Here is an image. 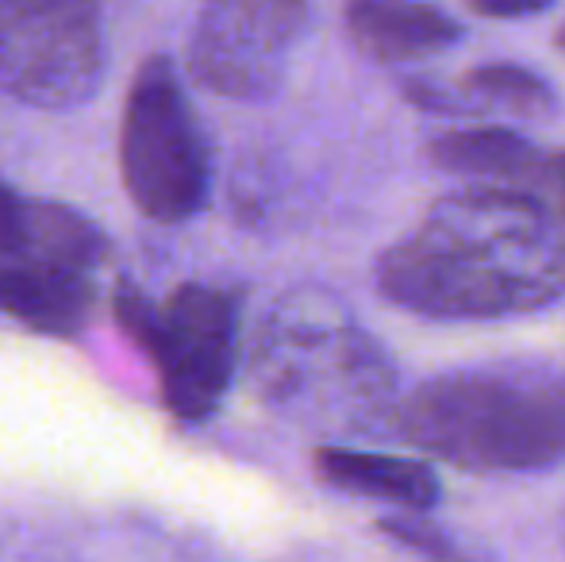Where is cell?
<instances>
[{
	"label": "cell",
	"instance_id": "obj_1",
	"mask_svg": "<svg viewBox=\"0 0 565 562\" xmlns=\"http://www.w3.org/2000/svg\"><path fill=\"white\" fill-rule=\"evenodd\" d=\"M377 289L431 320L539 312L565 293V240L520 189L469 185L377 258Z\"/></svg>",
	"mask_w": 565,
	"mask_h": 562
},
{
	"label": "cell",
	"instance_id": "obj_2",
	"mask_svg": "<svg viewBox=\"0 0 565 562\" xmlns=\"http://www.w3.org/2000/svg\"><path fill=\"white\" fill-rule=\"evenodd\" d=\"M424 455L477 474L543 470L565 458V370L500 362L427 378L396 409Z\"/></svg>",
	"mask_w": 565,
	"mask_h": 562
},
{
	"label": "cell",
	"instance_id": "obj_3",
	"mask_svg": "<svg viewBox=\"0 0 565 562\" xmlns=\"http://www.w3.org/2000/svg\"><path fill=\"white\" fill-rule=\"evenodd\" d=\"M262 397L285 409H320L365 427L396 421V370L328 289H297L274 305L254 347Z\"/></svg>",
	"mask_w": 565,
	"mask_h": 562
},
{
	"label": "cell",
	"instance_id": "obj_4",
	"mask_svg": "<svg viewBox=\"0 0 565 562\" xmlns=\"http://www.w3.org/2000/svg\"><path fill=\"white\" fill-rule=\"evenodd\" d=\"M119 170L139 212L158 224H185L209 201L212 158L196 113L170 59L139 66L119 128Z\"/></svg>",
	"mask_w": 565,
	"mask_h": 562
},
{
	"label": "cell",
	"instance_id": "obj_5",
	"mask_svg": "<svg viewBox=\"0 0 565 562\" xmlns=\"http://www.w3.org/2000/svg\"><path fill=\"white\" fill-rule=\"evenodd\" d=\"M116 316L154 359L166 409L185 424L209 421L235 374V297L216 285L189 282L154 305L124 285L116 293Z\"/></svg>",
	"mask_w": 565,
	"mask_h": 562
},
{
	"label": "cell",
	"instance_id": "obj_6",
	"mask_svg": "<svg viewBox=\"0 0 565 562\" xmlns=\"http://www.w3.org/2000/svg\"><path fill=\"white\" fill-rule=\"evenodd\" d=\"M100 74L97 0H0V93L31 108H77Z\"/></svg>",
	"mask_w": 565,
	"mask_h": 562
},
{
	"label": "cell",
	"instance_id": "obj_7",
	"mask_svg": "<svg viewBox=\"0 0 565 562\" xmlns=\"http://www.w3.org/2000/svg\"><path fill=\"white\" fill-rule=\"evenodd\" d=\"M308 0H204L189 35V70L204 89L262 100L289 74Z\"/></svg>",
	"mask_w": 565,
	"mask_h": 562
},
{
	"label": "cell",
	"instance_id": "obj_8",
	"mask_svg": "<svg viewBox=\"0 0 565 562\" xmlns=\"http://www.w3.org/2000/svg\"><path fill=\"white\" fill-rule=\"evenodd\" d=\"M0 316L43 336H77L93 316L89 274L0 251Z\"/></svg>",
	"mask_w": 565,
	"mask_h": 562
},
{
	"label": "cell",
	"instance_id": "obj_9",
	"mask_svg": "<svg viewBox=\"0 0 565 562\" xmlns=\"http://www.w3.org/2000/svg\"><path fill=\"white\" fill-rule=\"evenodd\" d=\"M347 31L373 62H416L461 39V23L427 0H347Z\"/></svg>",
	"mask_w": 565,
	"mask_h": 562
},
{
	"label": "cell",
	"instance_id": "obj_10",
	"mask_svg": "<svg viewBox=\"0 0 565 562\" xmlns=\"http://www.w3.org/2000/svg\"><path fill=\"white\" fill-rule=\"evenodd\" d=\"M316 470L328 486L342 489V494L401 505L408 512H427L443 497L439 474L419 458L354 447H320L316 450Z\"/></svg>",
	"mask_w": 565,
	"mask_h": 562
},
{
	"label": "cell",
	"instance_id": "obj_11",
	"mask_svg": "<svg viewBox=\"0 0 565 562\" xmlns=\"http://www.w3.org/2000/svg\"><path fill=\"white\" fill-rule=\"evenodd\" d=\"M539 155H543V150L531 147L520 131L500 128V124L454 128L427 142V158H431L439 170L473 181V185H497V189L527 185Z\"/></svg>",
	"mask_w": 565,
	"mask_h": 562
},
{
	"label": "cell",
	"instance_id": "obj_12",
	"mask_svg": "<svg viewBox=\"0 0 565 562\" xmlns=\"http://www.w3.org/2000/svg\"><path fill=\"white\" fill-rule=\"evenodd\" d=\"M458 97L469 113H504L520 116V120H543L558 108L554 89L539 74H531L527 66H515V62H484L473 66L469 74H461Z\"/></svg>",
	"mask_w": 565,
	"mask_h": 562
},
{
	"label": "cell",
	"instance_id": "obj_13",
	"mask_svg": "<svg viewBox=\"0 0 565 562\" xmlns=\"http://www.w3.org/2000/svg\"><path fill=\"white\" fill-rule=\"evenodd\" d=\"M20 255H35L43 263L66 266L77 274H93V266L105 258V235L93 220L66 204L31 201L28 212V247Z\"/></svg>",
	"mask_w": 565,
	"mask_h": 562
},
{
	"label": "cell",
	"instance_id": "obj_14",
	"mask_svg": "<svg viewBox=\"0 0 565 562\" xmlns=\"http://www.w3.org/2000/svg\"><path fill=\"white\" fill-rule=\"evenodd\" d=\"M520 193H527L531 201L551 216V224L558 227V235L565 240V150L539 155L535 170H531L527 185H523Z\"/></svg>",
	"mask_w": 565,
	"mask_h": 562
},
{
	"label": "cell",
	"instance_id": "obj_15",
	"mask_svg": "<svg viewBox=\"0 0 565 562\" xmlns=\"http://www.w3.org/2000/svg\"><path fill=\"white\" fill-rule=\"evenodd\" d=\"M381 532L393 536L396 543H404L408 551H416V555H424L431 562H458V551L450 548L447 536L435 532V528H427V524H419V520L388 517V520H381Z\"/></svg>",
	"mask_w": 565,
	"mask_h": 562
},
{
	"label": "cell",
	"instance_id": "obj_16",
	"mask_svg": "<svg viewBox=\"0 0 565 562\" xmlns=\"http://www.w3.org/2000/svg\"><path fill=\"white\" fill-rule=\"evenodd\" d=\"M28 212L31 201H23L4 178H0V251L20 255L28 247Z\"/></svg>",
	"mask_w": 565,
	"mask_h": 562
},
{
	"label": "cell",
	"instance_id": "obj_17",
	"mask_svg": "<svg viewBox=\"0 0 565 562\" xmlns=\"http://www.w3.org/2000/svg\"><path fill=\"white\" fill-rule=\"evenodd\" d=\"M466 4L484 20H523V15L546 12L554 0H466Z\"/></svg>",
	"mask_w": 565,
	"mask_h": 562
},
{
	"label": "cell",
	"instance_id": "obj_18",
	"mask_svg": "<svg viewBox=\"0 0 565 562\" xmlns=\"http://www.w3.org/2000/svg\"><path fill=\"white\" fill-rule=\"evenodd\" d=\"M558 46H562V51H565V28H562V35H558Z\"/></svg>",
	"mask_w": 565,
	"mask_h": 562
}]
</instances>
